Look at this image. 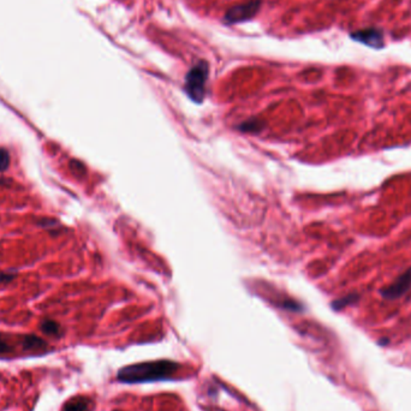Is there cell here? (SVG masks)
Returning <instances> with one entry per match:
<instances>
[{"instance_id": "6da1fadb", "label": "cell", "mask_w": 411, "mask_h": 411, "mask_svg": "<svg viewBox=\"0 0 411 411\" xmlns=\"http://www.w3.org/2000/svg\"><path fill=\"white\" fill-rule=\"evenodd\" d=\"M181 364L170 359L142 362L125 365L118 371L117 379L124 384H143L169 380L177 373Z\"/></svg>"}, {"instance_id": "8fae6325", "label": "cell", "mask_w": 411, "mask_h": 411, "mask_svg": "<svg viewBox=\"0 0 411 411\" xmlns=\"http://www.w3.org/2000/svg\"><path fill=\"white\" fill-rule=\"evenodd\" d=\"M11 351V346H10L8 343L3 342V340H0V355H5V354H9V352Z\"/></svg>"}, {"instance_id": "3957f363", "label": "cell", "mask_w": 411, "mask_h": 411, "mask_svg": "<svg viewBox=\"0 0 411 411\" xmlns=\"http://www.w3.org/2000/svg\"><path fill=\"white\" fill-rule=\"evenodd\" d=\"M260 5H261V2L254 0V2H248L244 3V4L233 6V8H231L229 11L226 12V15H225L224 18L225 22L229 24H234L252 19L255 17L256 14H258V11L260 10Z\"/></svg>"}, {"instance_id": "7c38bea8", "label": "cell", "mask_w": 411, "mask_h": 411, "mask_svg": "<svg viewBox=\"0 0 411 411\" xmlns=\"http://www.w3.org/2000/svg\"><path fill=\"white\" fill-rule=\"evenodd\" d=\"M15 278V274H6V273H2L0 274V284H6V282L11 281Z\"/></svg>"}, {"instance_id": "277c9868", "label": "cell", "mask_w": 411, "mask_h": 411, "mask_svg": "<svg viewBox=\"0 0 411 411\" xmlns=\"http://www.w3.org/2000/svg\"><path fill=\"white\" fill-rule=\"evenodd\" d=\"M411 289V267L398 277L392 284L381 289L380 295L385 300L392 301L402 297Z\"/></svg>"}, {"instance_id": "30bf717a", "label": "cell", "mask_w": 411, "mask_h": 411, "mask_svg": "<svg viewBox=\"0 0 411 411\" xmlns=\"http://www.w3.org/2000/svg\"><path fill=\"white\" fill-rule=\"evenodd\" d=\"M10 165V155L5 149L0 148V172L8 170Z\"/></svg>"}, {"instance_id": "52a82bcc", "label": "cell", "mask_w": 411, "mask_h": 411, "mask_svg": "<svg viewBox=\"0 0 411 411\" xmlns=\"http://www.w3.org/2000/svg\"><path fill=\"white\" fill-rule=\"evenodd\" d=\"M22 345L29 351H45L47 349V343L36 336H25L22 340Z\"/></svg>"}, {"instance_id": "ba28073f", "label": "cell", "mask_w": 411, "mask_h": 411, "mask_svg": "<svg viewBox=\"0 0 411 411\" xmlns=\"http://www.w3.org/2000/svg\"><path fill=\"white\" fill-rule=\"evenodd\" d=\"M41 331L47 336H52V337H60L62 336L63 331L62 327L58 322L53 320H44L41 322Z\"/></svg>"}, {"instance_id": "8992f818", "label": "cell", "mask_w": 411, "mask_h": 411, "mask_svg": "<svg viewBox=\"0 0 411 411\" xmlns=\"http://www.w3.org/2000/svg\"><path fill=\"white\" fill-rule=\"evenodd\" d=\"M355 40L359 41V43L368 45L372 47H381L383 46V36L377 30H363L358 31V33L352 34Z\"/></svg>"}, {"instance_id": "7a4b0ae2", "label": "cell", "mask_w": 411, "mask_h": 411, "mask_svg": "<svg viewBox=\"0 0 411 411\" xmlns=\"http://www.w3.org/2000/svg\"><path fill=\"white\" fill-rule=\"evenodd\" d=\"M208 71H210L208 63L204 60H200L189 70L187 77H185V92L192 101L198 102V104L204 99Z\"/></svg>"}, {"instance_id": "9c48e42d", "label": "cell", "mask_w": 411, "mask_h": 411, "mask_svg": "<svg viewBox=\"0 0 411 411\" xmlns=\"http://www.w3.org/2000/svg\"><path fill=\"white\" fill-rule=\"evenodd\" d=\"M359 300V295L357 294H350L348 296L340 298V300H337L332 303V307L333 309L336 310H340L343 309V308L348 307V306H351V304H355L356 302Z\"/></svg>"}, {"instance_id": "5b68a950", "label": "cell", "mask_w": 411, "mask_h": 411, "mask_svg": "<svg viewBox=\"0 0 411 411\" xmlns=\"http://www.w3.org/2000/svg\"><path fill=\"white\" fill-rule=\"evenodd\" d=\"M93 400L86 396H76L64 404L63 411H92Z\"/></svg>"}]
</instances>
